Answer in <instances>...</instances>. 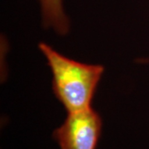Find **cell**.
I'll return each mask as SVG.
<instances>
[{"label":"cell","instance_id":"6da1fadb","mask_svg":"<svg viewBox=\"0 0 149 149\" xmlns=\"http://www.w3.org/2000/svg\"><path fill=\"white\" fill-rule=\"evenodd\" d=\"M38 48L52 71L54 95L65 110L73 113L91 108L104 67L68 58L45 42Z\"/></svg>","mask_w":149,"mask_h":149},{"label":"cell","instance_id":"3957f363","mask_svg":"<svg viewBox=\"0 0 149 149\" xmlns=\"http://www.w3.org/2000/svg\"><path fill=\"white\" fill-rule=\"evenodd\" d=\"M64 0H39L42 25L45 28L53 29L61 36L70 31V20L64 9Z\"/></svg>","mask_w":149,"mask_h":149},{"label":"cell","instance_id":"277c9868","mask_svg":"<svg viewBox=\"0 0 149 149\" xmlns=\"http://www.w3.org/2000/svg\"><path fill=\"white\" fill-rule=\"evenodd\" d=\"M138 61L140 62V63H143V64H149V58L140 59Z\"/></svg>","mask_w":149,"mask_h":149},{"label":"cell","instance_id":"7a4b0ae2","mask_svg":"<svg viewBox=\"0 0 149 149\" xmlns=\"http://www.w3.org/2000/svg\"><path fill=\"white\" fill-rule=\"evenodd\" d=\"M101 129V117L91 107L68 113L53 137L61 149H96Z\"/></svg>","mask_w":149,"mask_h":149}]
</instances>
